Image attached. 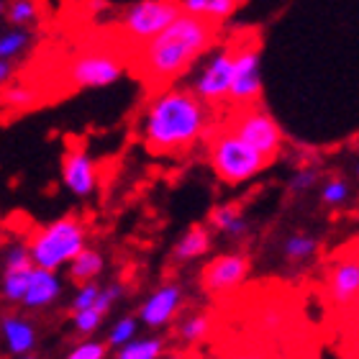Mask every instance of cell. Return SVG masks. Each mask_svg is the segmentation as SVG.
<instances>
[{
	"label": "cell",
	"instance_id": "1",
	"mask_svg": "<svg viewBox=\"0 0 359 359\" xmlns=\"http://www.w3.org/2000/svg\"><path fill=\"white\" fill-rule=\"evenodd\" d=\"M213 126V108L190 88L165 85L151 90L139 118L144 149L154 157H185Z\"/></svg>",
	"mask_w": 359,
	"mask_h": 359
},
{
	"label": "cell",
	"instance_id": "2",
	"mask_svg": "<svg viewBox=\"0 0 359 359\" xmlns=\"http://www.w3.org/2000/svg\"><path fill=\"white\" fill-rule=\"evenodd\" d=\"M218 31H221V23L205 21L201 15L182 11L149 41L136 46L131 65L149 90L172 85L193 69V65L203 54L213 49V44L218 41Z\"/></svg>",
	"mask_w": 359,
	"mask_h": 359
},
{
	"label": "cell",
	"instance_id": "3",
	"mask_svg": "<svg viewBox=\"0 0 359 359\" xmlns=\"http://www.w3.org/2000/svg\"><path fill=\"white\" fill-rule=\"evenodd\" d=\"M203 142L208 147L210 170L226 185H241L272 165L262 151L249 147L244 139H239L224 123H218V126L213 123Z\"/></svg>",
	"mask_w": 359,
	"mask_h": 359
},
{
	"label": "cell",
	"instance_id": "4",
	"mask_svg": "<svg viewBox=\"0 0 359 359\" xmlns=\"http://www.w3.org/2000/svg\"><path fill=\"white\" fill-rule=\"evenodd\" d=\"M26 247H29L31 262L36 267L60 272L80 249L88 247V226L77 216H60L39 226L29 236Z\"/></svg>",
	"mask_w": 359,
	"mask_h": 359
},
{
	"label": "cell",
	"instance_id": "5",
	"mask_svg": "<svg viewBox=\"0 0 359 359\" xmlns=\"http://www.w3.org/2000/svg\"><path fill=\"white\" fill-rule=\"evenodd\" d=\"M224 126L231 128L233 134L244 139L249 147L262 151L269 162H275L280 157V151H283V131L259 103L233 105L229 116H226Z\"/></svg>",
	"mask_w": 359,
	"mask_h": 359
},
{
	"label": "cell",
	"instance_id": "6",
	"mask_svg": "<svg viewBox=\"0 0 359 359\" xmlns=\"http://www.w3.org/2000/svg\"><path fill=\"white\" fill-rule=\"evenodd\" d=\"M259 36L255 31H241L236 34V52H233V75L231 88L226 103L233 105H252L259 103L262 97V72H259Z\"/></svg>",
	"mask_w": 359,
	"mask_h": 359
},
{
	"label": "cell",
	"instance_id": "7",
	"mask_svg": "<svg viewBox=\"0 0 359 359\" xmlns=\"http://www.w3.org/2000/svg\"><path fill=\"white\" fill-rule=\"evenodd\" d=\"M182 13L180 0H136L121 13L118 31L123 41L131 44V49L149 41L154 34L165 29Z\"/></svg>",
	"mask_w": 359,
	"mask_h": 359
},
{
	"label": "cell",
	"instance_id": "8",
	"mask_svg": "<svg viewBox=\"0 0 359 359\" xmlns=\"http://www.w3.org/2000/svg\"><path fill=\"white\" fill-rule=\"evenodd\" d=\"M126 57L116 49H88L67 67V83L77 90L111 88L126 75Z\"/></svg>",
	"mask_w": 359,
	"mask_h": 359
},
{
	"label": "cell",
	"instance_id": "9",
	"mask_svg": "<svg viewBox=\"0 0 359 359\" xmlns=\"http://www.w3.org/2000/svg\"><path fill=\"white\" fill-rule=\"evenodd\" d=\"M233 52H236V36H231L221 49L210 54L208 62L203 65L201 72L195 75L193 85H190L195 95L210 108H221L229 97L233 75Z\"/></svg>",
	"mask_w": 359,
	"mask_h": 359
},
{
	"label": "cell",
	"instance_id": "10",
	"mask_svg": "<svg viewBox=\"0 0 359 359\" xmlns=\"http://www.w3.org/2000/svg\"><path fill=\"white\" fill-rule=\"evenodd\" d=\"M329 298L337 311L346 313L359 306V244L346 247L329 267Z\"/></svg>",
	"mask_w": 359,
	"mask_h": 359
},
{
	"label": "cell",
	"instance_id": "11",
	"mask_svg": "<svg viewBox=\"0 0 359 359\" xmlns=\"http://www.w3.org/2000/svg\"><path fill=\"white\" fill-rule=\"evenodd\" d=\"M62 185L67 187L69 195H75L80 201H88L97 193L100 170L85 144H72L62 154Z\"/></svg>",
	"mask_w": 359,
	"mask_h": 359
},
{
	"label": "cell",
	"instance_id": "12",
	"mask_svg": "<svg viewBox=\"0 0 359 359\" xmlns=\"http://www.w3.org/2000/svg\"><path fill=\"white\" fill-rule=\"evenodd\" d=\"M249 257L247 255H218L213 257L201 272V285L208 295H229L239 290L249 277Z\"/></svg>",
	"mask_w": 359,
	"mask_h": 359
},
{
	"label": "cell",
	"instance_id": "13",
	"mask_svg": "<svg viewBox=\"0 0 359 359\" xmlns=\"http://www.w3.org/2000/svg\"><path fill=\"white\" fill-rule=\"evenodd\" d=\"M182 300H185V295H182V287L177 283L159 285L157 290L149 292V298L144 300L142 308H139V323H144L151 331L165 329L177 318Z\"/></svg>",
	"mask_w": 359,
	"mask_h": 359
},
{
	"label": "cell",
	"instance_id": "14",
	"mask_svg": "<svg viewBox=\"0 0 359 359\" xmlns=\"http://www.w3.org/2000/svg\"><path fill=\"white\" fill-rule=\"evenodd\" d=\"M65 292V283L57 269H44V267H31L29 283H26V292H23L21 306L26 311H46L52 308Z\"/></svg>",
	"mask_w": 359,
	"mask_h": 359
},
{
	"label": "cell",
	"instance_id": "15",
	"mask_svg": "<svg viewBox=\"0 0 359 359\" xmlns=\"http://www.w3.org/2000/svg\"><path fill=\"white\" fill-rule=\"evenodd\" d=\"M0 341L11 357H31L39 346V331L26 316H6L0 321Z\"/></svg>",
	"mask_w": 359,
	"mask_h": 359
},
{
	"label": "cell",
	"instance_id": "16",
	"mask_svg": "<svg viewBox=\"0 0 359 359\" xmlns=\"http://www.w3.org/2000/svg\"><path fill=\"white\" fill-rule=\"evenodd\" d=\"M103 269H105L103 252L93 247H83L72 259H69L67 277H69V283H75V285L93 283V280H97V277L103 275Z\"/></svg>",
	"mask_w": 359,
	"mask_h": 359
},
{
	"label": "cell",
	"instance_id": "17",
	"mask_svg": "<svg viewBox=\"0 0 359 359\" xmlns=\"http://www.w3.org/2000/svg\"><path fill=\"white\" fill-rule=\"evenodd\" d=\"M213 247V239H210V231L205 226H190L180 241L175 244V259L177 262H195V259H201L205 257Z\"/></svg>",
	"mask_w": 359,
	"mask_h": 359
},
{
	"label": "cell",
	"instance_id": "18",
	"mask_svg": "<svg viewBox=\"0 0 359 359\" xmlns=\"http://www.w3.org/2000/svg\"><path fill=\"white\" fill-rule=\"evenodd\" d=\"M244 0H180V8L185 13L201 15L205 21L213 23H224L226 18H231L236 13V8L241 6Z\"/></svg>",
	"mask_w": 359,
	"mask_h": 359
},
{
	"label": "cell",
	"instance_id": "19",
	"mask_svg": "<svg viewBox=\"0 0 359 359\" xmlns=\"http://www.w3.org/2000/svg\"><path fill=\"white\" fill-rule=\"evenodd\" d=\"M31 41H34V34H31L29 26H11V29H6L0 34V60H18L21 54L29 52Z\"/></svg>",
	"mask_w": 359,
	"mask_h": 359
},
{
	"label": "cell",
	"instance_id": "20",
	"mask_svg": "<svg viewBox=\"0 0 359 359\" xmlns=\"http://www.w3.org/2000/svg\"><path fill=\"white\" fill-rule=\"evenodd\" d=\"M165 354V339L159 337H134L116 349L118 359H159Z\"/></svg>",
	"mask_w": 359,
	"mask_h": 359
},
{
	"label": "cell",
	"instance_id": "21",
	"mask_svg": "<svg viewBox=\"0 0 359 359\" xmlns=\"http://www.w3.org/2000/svg\"><path fill=\"white\" fill-rule=\"evenodd\" d=\"M210 226L218 233L231 236V239H239V236L247 233V221L241 216L239 205H221V208H216L210 213Z\"/></svg>",
	"mask_w": 359,
	"mask_h": 359
},
{
	"label": "cell",
	"instance_id": "22",
	"mask_svg": "<svg viewBox=\"0 0 359 359\" xmlns=\"http://www.w3.org/2000/svg\"><path fill=\"white\" fill-rule=\"evenodd\" d=\"M283 252L290 262H306V259H311L318 252V241L313 236H308V233H290L285 239Z\"/></svg>",
	"mask_w": 359,
	"mask_h": 359
},
{
	"label": "cell",
	"instance_id": "23",
	"mask_svg": "<svg viewBox=\"0 0 359 359\" xmlns=\"http://www.w3.org/2000/svg\"><path fill=\"white\" fill-rule=\"evenodd\" d=\"M136 334H139V318H136V316H121L118 321L105 331V344H108V349L116 352L118 346H123L128 339H134Z\"/></svg>",
	"mask_w": 359,
	"mask_h": 359
},
{
	"label": "cell",
	"instance_id": "24",
	"mask_svg": "<svg viewBox=\"0 0 359 359\" xmlns=\"http://www.w3.org/2000/svg\"><path fill=\"white\" fill-rule=\"evenodd\" d=\"M105 321V313H100L97 308H83V311H72V318H69V323H72V331H75L77 337H95L97 331H100V326H103Z\"/></svg>",
	"mask_w": 359,
	"mask_h": 359
},
{
	"label": "cell",
	"instance_id": "25",
	"mask_svg": "<svg viewBox=\"0 0 359 359\" xmlns=\"http://www.w3.org/2000/svg\"><path fill=\"white\" fill-rule=\"evenodd\" d=\"M6 18L11 26H31L39 21V3L36 0H8Z\"/></svg>",
	"mask_w": 359,
	"mask_h": 359
},
{
	"label": "cell",
	"instance_id": "26",
	"mask_svg": "<svg viewBox=\"0 0 359 359\" xmlns=\"http://www.w3.org/2000/svg\"><path fill=\"white\" fill-rule=\"evenodd\" d=\"M208 331H210V321H208V316H203V313H193V316H187L185 321L180 323V339L185 341V344H201L203 339L208 337Z\"/></svg>",
	"mask_w": 359,
	"mask_h": 359
},
{
	"label": "cell",
	"instance_id": "27",
	"mask_svg": "<svg viewBox=\"0 0 359 359\" xmlns=\"http://www.w3.org/2000/svg\"><path fill=\"white\" fill-rule=\"evenodd\" d=\"M39 100V93L34 88H29V85H8L6 90H3V103L8 105V108H13V111H26V108H34Z\"/></svg>",
	"mask_w": 359,
	"mask_h": 359
},
{
	"label": "cell",
	"instance_id": "28",
	"mask_svg": "<svg viewBox=\"0 0 359 359\" xmlns=\"http://www.w3.org/2000/svg\"><path fill=\"white\" fill-rule=\"evenodd\" d=\"M29 272H3V280H0V292L3 298L11 303V306H21L23 292H26V283H29Z\"/></svg>",
	"mask_w": 359,
	"mask_h": 359
},
{
	"label": "cell",
	"instance_id": "29",
	"mask_svg": "<svg viewBox=\"0 0 359 359\" xmlns=\"http://www.w3.org/2000/svg\"><path fill=\"white\" fill-rule=\"evenodd\" d=\"M34 267L31 262V255H29V247H26V241H13L11 247H8L6 257H3V272H26V269Z\"/></svg>",
	"mask_w": 359,
	"mask_h": 359
},
{
	"label": "cell",
	"instance_id": "30",
	"mask_svg": "<svg viewBox=\"0 0 359 359\" xmlns=\"http://www.w3.org/2000/svg\"><path fill=\"white\" fill-rule=\"evenodd\" d=\"M108 344L105 341H100V339H93V337H80V341H77L72 349L67 352L69 359H105L108 357Z\"/></svg>",
	"mask_w": 359,
	"mask_h": 359
},
{
	"label": "cell",
	"instance_id": "31",
	"mask_svg": "<svg viewBox=\"0 0 359 359\" xmlns=\"http://www.w3.org/2000/svg\"><path fill=\"white\" fill-rule=\"evenodd\" d=\"M97 290H100L97 280H93V283L77 285V292L72 295V300H69V311H83V308H90L93 303H95Z\"/></svg>",
	"mask_w": 359,
	"mask_h": 359
},
{
	"label": "cell",
	"instance_id": "32",
	"mask_svg": "<svg viewBox=\"0 0 359 359\" xmlns=\"http://www.w3.org/2000/svg\"><path fill=\"white\" fill-rule=\"evenodd\" d=\"M349 198V185H346L344 180H329L326 185H323V193H321V201L326 205H339V203H344Z\"/></svg>",
	"mask_w": 359,
	"mask_h": 359
},
{
	"label": "cell",
	"instance_id": "33",
	"mask_svg": "<svg viewBox=\"0 0 359 359\" xmlns=\"http://www.w3.org/2000/svg\"><path fill=\"white\" fill-rule=\"evenodd\" d=\"M121 285H108V287H100L97 290V298H95V303H93V308H97L100 313H111L113 311V306L118 303V298H121Z\"/></svg>",
	"mask_w": 359,
	"mask_h": 359
},
{
	"label": "cell",
	"instance_id": "34",
	"mask_svg": "<svg viewBox=\"0 0 359 359\" xmlns=\"http://www.w3.org/2000/svg\"><path fill=\"white\" fill-rule=\"evenodd\" d=\"M316 182H318V172H316L313 167H303V170L290 180V193H303L308 187H313Z\"/></svg>",
	"mask_w": 359,
	"mask_h": 359
},
{
	"label": "cell",
	"instance_id": "35",
	"mask_svg": "<svg viewBox=\"0 0 359 359\" xmlns=\"http://www.w3.org/2000/svg\"><path fill=\"white\" fill-rule=\"evenodd\" d=\"M11 75H13V67H11V62L0 60V88H3V85H8Z\"/></svg>",
	"mask_w": 359,
	"mask_h": 359
},
{
	"label": "cell",
	"instance_id": "36",
	"mask_svg": "<svg viewBox=\"0 0 359 359\" xmlns=\"http://www.w3.org/2000/svg\"><path fill=\"white\" fill-rule=\"evenodd\" d=\"M6 15V0H0V18Z\"/></svg>",
	"mask_w": 359,
	"mask_h": 359
}]
</instances>
